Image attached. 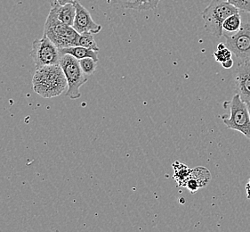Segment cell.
<instances>
[{
  "label": "cell",
  "instance_id": "cell-15",
  "mask_svg": "<svg viewBox=\"0 0 250 232\" xmlns=\"http://www.w3.org/2000/svg\"><path fill=\"white\" fill-rule=\"evenodd\" d=\"M78 46H83V47L88 48V49H92V50L97 51V52H99L100 50L95 42L94 34L91 32H84V33L80 34Z\"/></svg>",
  "mask_w": 250,
  "mask_h": 232
},
{
  "label": "cell",
  "instance_id": "cell-23",
  "mask_svg": "<svg viewBox=\"0 0 250 232\" xmlns=\"http://www.w3.org/2000/svg\"><path fill=\"white\" fill-rule=\"evenodd\" d=\"M247 106H248V108H249V112H250V102H248V103H247Z\"/></svg>",
  "mask_w": 250,
  "mask_h": 232
},
{
  "label": "cell",
  "instance_id": "cell-1",
  "mask_svg": "<svg viewBox=\"0 0 250 232\" xmlns=\"http://www.w3.org/2000/svg\"><path fill=\"white\" fill-rule=\"evenodd\" d=\"M32 86L38 95L52 98L63 93L68 82L60 65H53L37 69L32 78Z\"/></svg>",
  "mask_w": 250,
  "mask_h": 232
},
{
  "label": "cell",
  "instance_id": "cell-22",
  "mask_svg": "<svg viewBox=\"0 0 250 232\" xmlns=\"http://www.w3.org/2000/svg\"><path fill=\"white\" fill-rule=\"evenodd\" d=\"M225 47H227V46L224 44V43H219L218 45H217V50H222V49H224Z\"/></svg>",
  "mask_w": 250,
  "mask_h": 232
},
{
  "label": "cell",
  "instance_id": "cell-18",
  "mask_svg": "<svg viewBox=\"0 0 250 232\" xmlns=\"http://www.w3.org/2000/svg\"><path fill=\"white\" fill-rule=\"evenodd\" d=\"M231 54L232 53L230 52V49L228 47H225V48L222 49V50L215 51V53H214V57H215L216 62L223 64L225 61L231 58Z\"/></svg>",
  "mask_w": 250,
  "mask_h": 232
},
{
  "label": "cell",
  "instance_id": "cell-12",
  "mask_svg": "<svg viewBox=\"0 0 250 232\" xmlns=\"http://www.w3.org/2000/svg\"><path fill=\"white\" fill-rule=\"evenodd\" d=\"M61 56L62 55H70L74 56L76 59L80 61L84 58H93L94 60L98 62V52L85 48L83 46H70L65 48H60Z\"/></svg>",
  "mask_w": 250,
  "mask_h": 232
},
{
  "label": "cell",
  "instance_id": "cell-3",
  "mask_svg": "<svg viewBox=\"0 0 250 232\" xmlns=\"http://www.w3.org/2000/svg\"><path fill=\"white\" fill-rule=\"evenodd\" d=\"M45 34L59 49L78 46L80 33L72 26L66 25L55 18L52 12L45 21L44 27Z\"/></svg>",
  "mask_w": 250,
  "mask_h": 232
},
{
  "label": "cell",
  "instance_id": "cell-11",
  "mask_svg": "<svg viewBox=\"0 0 250 232\" xmlns=\"http://www.w3.org/2000/svg\"><path fill=\"white\" fill-rule=\"evenodd\" d=\"M115 2L125 9L147 11L156 9L160 0H115Z\"/></svg>",
  "mask_w": 250,
  "mask_h": 232
},
{
  "label": "cell",
  "instance_id": "cell-9",
  "mask_svg": "<svg viewBox=\"0 0 250 232\" xmlns=\"http://www.w3.org/2000/svg\"><path fill=\"white\" fill-rule=\"evenodd\" d=\"M76 16L73 28L78 33L91 32L93 34H97L102 30V26L97 24L93 20L90 13L85 8V6L80 4L79 1L75 3Z\"/></svg>",
  "mask_w": 250,
  "mask_h": 232
},
{
  "label": "cell",
  "instance_id": "cell-5",
  "mask_svg": "<svg viewBox=\"0 0 250 232\" xmlns=\"http://www.w3.org/2000/svg\"><path fill=\"white\" fill-rule=\"evenodd\" d=\"M230 116H223L225 126L230 130L240 131L250 139V116L247 103L236 94L230 101Z\"/></svg>",
  "mask_w": 250,
  "mask_h": 232
},
{
  "label": "cell",
  "instance_id": "cell-16",
  "mask_svg": "<svg viewBox=\"0 0 250 232\" xmlns=\"http://www.w3.org/2000/svg\"><path fill=\"white\" fill-rule=\"evenodd\" d=\"M80 66L82 71H84L85 75H92L95 73L96 67H97V62L94 60L93 58H84L80 60Z\"/></svg>",
  "mask_w": 250,
  "mask_h": 232
},
{
  "label": "cell",
  "instance_id": "cell-20",
  "mask_svg": "<svg viewBox=\"0 0 250 232\" xmlns=\"http://www.w3.org/2000/svg\"><path fill=\"white\" fill-rule=\"evenodd\" d=\"M233 65H234V62L230 58V59H228V60L224 62V63L222 64V66H223L225 69H230V68L233 66Z\"/></svg>",
  "mask_w": 250,
  "mask_h": 232
},
{
  "label": "cell",
  "instance_id": "cell-7",
  "mask_svg": "<svg viewBox=\"0 0 250 232\" xmlns=\"http://www.w3.org/2000/svg\"><path fill=\"white\" fill-rule=\"evenodd\" d=\"M226 46L239 61L250 60V22L243 23L234 35L225 37Z\"/></svg>",
  "mask_w": 250,
  "mask_h": 232
},
{
  "label": "cell",
  "instance_id": "cell-13",
  "mask_svg": "<svg viewBox=\"0 0 250 232\" xmlns=\"http://www.w3.org/2000/svg\"><path fill=\"white\" fill-rule=\"evenodd\" d=\"M242 26L241 23V16L240 13H237L234 15H230L228 18L225 19L223 23V36L229 37L234 35Z\"/></svg>",
  "mask_w": 250,
  "mask_h": 232
},
{
  "label": "cell",
  "instance_id": "cell-17",
  "mask_svg": "<svg viewBox=\"0 0 250 232\" xmlns=\"http://www.w3.org/2000/svg\"><path fill=\"white\" fill-rule=\"evenodd\" d=\"M230 3V5H234L239 11L250 13V0H225Z\"/></svg>",
  "mask_w": 250,
  "mask_h": 232
},
{
  "label": "cell",
  "instance_id": "cell-8",
  "mask_svg": "<svg viewBox=\"0 0 250 232\" xmlns=\"http://www.w3.org/2000/svg\"><path fill=\"white\" fill-rule=\"evenodd\" d=\"M233 81L236 92L242 101L250 102V60L239 61L233 72Z\"/></svg>",
  "mask_w": 250,
  "mask_h": 232
},
{
  "label": "cell",
  "instance_id": "cell-4",
  "mask_svg": "<svg viewBox=\"0 0 250 232\" xmlns=\"http://www.w3.org/2000/svg\"><path fill=\"white\" fill-rule=\"evenodd\" d=\"M60 65L65 74L68 82V91L66 96L71 99H78L81 96L80 87L84 85L88 81L87 75H85L80 66V61L70 55L61 56Z\"/></svg>",
  "mask_w": 250,
  "mask_h": 232
},
{
  "label": "cell",
  "instance_id": "cell-21",
  "mask_svg": "<svg viewBox=\"0 0 250 232\" xmlns=\"http://www.w3.org/2000/svg\"><path fill=\"white\" fill-rule=\"evenodd\" d=\"M246 190H247V194H248V198L250 199V180L249 183L247 184V186H246Z\"/></svg>",
  "mask_w": 250,
  "mask_h": 232
},
{
  "label": "cell",
  "instance_id": "cell-19",
  "mask_svg": "<svg viewBox=\"0 0 250 232\" xmlns=\"http://www.w3.org/2000/svg\"><path fill=\"white\" fill-rule=\"evenodd\" d=\"M55 2L58 5H65L67 4H75L77 0H55Z\"/></svg>",
  "mask_w": 250,
  "mask_h": 232
},
{
  "label": "cell",
  "instance_id": "cell-2",
  "mask_svg": "<svg viewBox=\"0 0 250 232\" xmlns=\"http://www.w3.org/2000/svg\"><path fill=\"white\" fill-rule=\"evenodd\" d=\"M237 13H239V10L235 6L225 0H212L201 13L205 22V30L219 39L223 36V23L225 19Z\"/></svg>",
  "mask_w": 250,
  "mask_h": 232
},
{
  "label": "cell",
  "instance_id": "cell-10",
  "mask_svg": "<svg viewBox=\"0 0 250 232\" xmlns=\"http://www.w3.org/2000/svg\"><path fill=\"white\" fill-rule=\"evenodd\" d=\"M50 12L55 15V18L66 25L73 26L76 16L75 4H67L65 5H58L55 1L51 3Z\"/></svg>",
  "mask_w": 250,
  "mask_h": 232
},
{
  "label": "cell",
  "instance_id": "cell-14",
  "mask_svg": "<svg viewBox=\"0 0 250 232\" xmlns=\"http://www.w3.org/2000/svg\"><path fill=\"white\" fill-rule=\"evenodd\" d=\"M189 179L194 180L199 187H204L210 182L211 174L205 167H198L194 170H191Z\"/></svg>",
  "mask_w": 250,
  "mask_h": 232
},
{
  "label": "cell",
  "instance_id": "cell-6",
  "mask_svg": "<svg viewBox=\"0 0 250 232\" xmlns=\"http://www.w3.org/2000/svg\"><path fill=\"white\" fill-rule=\"evenodd\" d=\"M30 55L37 69L60 64L59 48L45 34L43 38L33 41Z\"/></svg>",
  "mask_w": 250,
  "mask_h": 232
}]
</instances>
